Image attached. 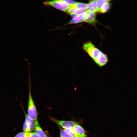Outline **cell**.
I'll return each instance as SVG.
<instances>
[{"label":"cell","instance_id":"obj_18","mask_svg":"<svg viewBox=\"0 0 137 137\" xmlns=\"http://www.w3.org/2000/svg\"><path fill=\"white\" fill-rule=\"evenodd\" d=\"M86 11L85 9L83 8L77 9L74 14H75L77 15H78L83 13Z\"/></svg>","mask_w":137,"mask_h":137},{"label":"cell","instance_id":"obj_10","mask_svg":"<svg viewBox=\"0 0 137 137\" xmlns=\"http://www.w3.org/2000/svg\"><path fill=\"white\" fill-rule=\"evenodd\" d=\"M25 121L28 124L30 128V132L35 130V124L34 121L25 112Z\"/></svg>","mask_w":137,"mask_h":137},{"label":"cell","instance_id":"obj_14","mask_svg":"<svg viewBox=\"0 0 137 137\" xmlns=\"http://www.w3.org/2000/svg\"><path fill=\"white\" fill-rule=\"evenodd\" d=\"M110 1V0H97V12H98L99 10L103 5L106 3Z\"/></svg>","mask_w":137,"mask_h":137},{"label":"cell","instance_id":"obj_3","mask_svg":"<svg viewBox=\"0 0 137 137\" xmlns=\"http://www.w3.org/2000/svg\"><path fill=\"white\" fill-rule=\"evenodd\" d=\"M43 3L45 5L52 7L65 12L70 7L64 0L46 1L43 2Z\"/></svg>","mask_w":137,"mask_h":137},{"label":"cell","instance_id":"obj_7","mask_svg":"<svg viewBox=\"0 0 137 137\" xmlns=\"http://www.w3.org/2000/svg\"><path fill=\"white\" fill-rule=\"evenodd\" d=\"M73 129L74 132V137H87L84 129L78 124L76 125Z\"/></svg>","mask_w":137,"mask_h":137},{"label":"cell","instance_id":"obj_17","mask_svg":"<svg viewBox=\"0 0 137 137\" xmlns=\"http://www.w3.org/2000/svg\"><path fill=\"white\" fill-rule=\"evenodd\" d=\"M28 133L20 132L16 134L14 137H28Z\"/></svg>","mask_w":137,"mask_h":137},{"label":"cell","instance_id":"obj_2","mask_svg":"<svg viewBox=\"0 0 137 137\" xmlns=\"http://www.w3.org/2000/svg\"><path fill=\"white\" fill-rule=\"evenodd\" d=\"M83 48L93 60L97 58L102 52L90 41L84 43Z\"/></svg>","mask_w":137,"mask_h":137},{"label":"cell","instance_id":"obj_16","mask_svg":"<svg viewBox=\"0 0 137 137\" xmlns=\"http://www.w3.org/2000/svg\"><path fill=\"white\" fill-rule=\"evenodd\" d=\"M23 129L25 132L28 133L30 132L29 126L25 120L23 124Z\"/></svg>","mask_w":137,"mask_h":137},{"label":"cell","instance_id":"obj_5","mask_svg":"<svg viewBox=\"0 0 137 137\" xmlns=\"http://www.w3.org/2000/svg\"><path fill=\"white\" fill-rule=\"evenodd\" d=\"M84 19V21L90 24H94L96 21L95 13L86 11L81 14Z\"/></svg>","mask_w":137,"mask_h":137},{"label":"cell","instance_id":"obj_12","mask_svg":"<svg viewBox=\"0 0 137 137\" xmlns=\"http://www.w3.org/2000/svg\"><path fill=\"white\" fill-rule=\"evenodd\" d=\"M111 4L109 2L104 4L98 12L101 13H105L108 12L110 9Z\"/></svg>","mask_w":137,"mask_h":137},{"label":"cell","instance_id":"obj_8","mask_svg":"<svg viewBox=\"0 0 137 137\" xmlns=\"http://www.w3.org/2000/svg\"><path fill=\"white\" fill-rule=\"evenodd\" d=\"M96 0L90 1L87 4L88 8L86 11L95 13L97 12Z\"/></svg>","mask_w":137,"mask_h":137},{"label":"cell","instance_id":"obj_21","mask_svg":"<svg viewBox=\"0 0 137 137\" xmlns=\"http://www.w3.org/2000/svg\"><path fill=\"white\" fill-rule=\"evenodd\" d=\"M65 2L70 6H71L72 5H74L77 2L74 1L72 0H65Z\"/></svg>","mask_w":137,"mask_h":137},{"label":"cell","instance_id":"obj_4","mask_svg":"<svg viewBox=\"0 0 137 137\" xmlns=\"http://www.w3.org/2000/svg\"><path fill=\"white\" fill-rule=\"evenodd\" d=\"M52 120L64 129L73 128L78 123L72 121L59 120L53 118Z\"/></svg>","mask_w":137,"mask_h":137},{"label":"cell","instance_id":"obj_6","mask_svg":"<svg viewBox=\"0 0 137 137\" xmlns=\"http://www.w3.org/2000/svg\"><path fill=\"white\" fill-rule=\"evenodd\" d=\"M108 60L107 55L102 52L99 56L94 61L99 66L101 67L106 65Z\"/></svg>","mask_w":137,"mask_h":137},{"label":"cell","instance_id":"obj_20","mask_svg":"<svg viewBox=\"0 0 137 137\" xmlns=\"http://www.w3.org/2000/svg\"><path fill=\"white\" fill-rule=\"evenodd\" d=\"M28 137H40L36 132H30L28 133Z\"/></svg>","mask_w":137,"mask_h":137},{"label":"cell","instance_id":"obj_11","mask_svg":"<svg viewBox=\"0 0 137 137\" xmlns=\"http://www.w3.org/2000/svg\"><path fill=\"white\" fill-rule=\"evenodd\" d=\"M84 21V19L81 14L73 18L68 23V24L77 23Z\"/></svg>","mask_w":137,"mask_h":137},{"label":"cell","instance_id":"obj_9","mask_svg":"<svg viewBox=\"0 0 137 137\" xmlns=\"http://www.w3.org/2000/svg\"><path fill=\"white\" fill-rule=\"evenodd\" d=\"M35 124L36 132L40 137H47L45 133L40 126L37 121L35 122Z\"/></svg>","mask_w":137,"mask_h":137},{"label":"cell","instance_id":"obj_15","mask_svg":"<svg viewBox=\"0 0 137 137\" xmlns=\"http://www.w3.org/2000/svg\"><path fill=\"white\" fill-rule=\"evenodd\" d=\"M74 7L77 9H84L87 10L88 8V4L81 3L77 2L74 5Z\"/></svg>","mask_w":137,"mask_h":137},{"label":"cell","instance_id":"obj_13","mask_svg":"<svg viewBox=\"0 0 137 137\" xmlns=\"http://www.w3.org/2000/svg\"><path fill=\"white\" fill-rule=\"evenodd\" d=\"M60 137H74L71 134L64 129H60Z\"/></svg>","mask_w":137,"mask_h":137},{"label":"cell","instance_id":"obj_19","mask_svg":"<svg viewBox=\"0 0 137 137\" xmlns=\"http://www.w3.org/2000/svg\"><path fill=\"white\" fill-rule=\"evenodd\" d=\"M77 8L74 7H70L66 11V12L69 14H74L76 11Z\"/></svg>","mask_w":137,"mask_h":137},{"label":"cell","instance_id":"obj_1","mask_svg":"<svg viewBox=\"0 0 137 137\" xmlns=\"http://www.w3.org/2000/svg\"><path fill=\"white\" fill-rule=\"evenodd\" d=\"M30 71L28 78V97L27 115L33 121H37V113L36 107L32 98L31 92V83Z\"/></svg>","mask_w":137,"mask_h":137}]
</instances>
